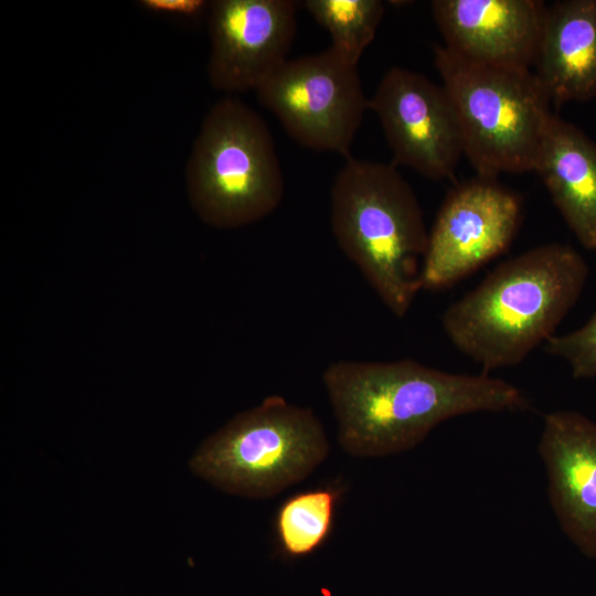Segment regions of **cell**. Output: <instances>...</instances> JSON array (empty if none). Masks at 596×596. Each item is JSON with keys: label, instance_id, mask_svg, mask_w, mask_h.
Segmentation results:
<instances>
[{"label": "cell", "instance_id": "1", "mask_svg": "<svg viewBox=\"0 0 596 596\" xmlns=\"http://www.w3.org/2000/svg\"><path fill=\"white\" fill-rule=\"evenodd\" d=\"M337 422V439L351 456L397 455L421 444L439 424L480 412H519L520 389L487 373L441 371L415 360H339L322 373Z\"/></svg>", "mask_w": 596, "mask_h": 596}, {"label": "cell", "instance_id": "2", "mask_svg": "<svg viewBox=\"0 0 596 596\" xmlns=\"http://www.w3.org/2000/svg\"><path fill=\"white\" fill-rule=\"evenodd\" d=\"M589 269L570 245L550 243L499 264L443 315L451 343L482 373L521 363L577 302Z\"/></svg>", "mask_w": 596, "mask_h": 596}, {"label": "cell", "instance_id": "3", "mask_svg": "<svg viewBox=\"0 0 596 596\" xmlns=\"http://www.w3.org/2000/svg\"><path fill=\"white\" fill-rule=\"evenodd\" d=\"M333 236L390 311L403 318L422 290L428 245L418 200L393 163L352 157L330 196Z\"/></svg>", "mask_w": 596, "mask_h": 596}, {"label": "cell", "instance_id": "4", "mask_svg": "<svg viewBox=\"0 0 596 596\" xmlns=\"http://www.w3.org/2000/svg\"><path fill=\"white\" fill-rule=\"evenodd\" d=\"M191 207L206 225L237 228L258 222L280 204L285 183L265 120L233 97L204 118L187 164Z\"/></svg>", "mask_w": 596, "mask_h": 596}, {"label": "cell", "instance_id": "5", "mask_svg": "<svg viewBox=\"0 0 596 596\" xmlns=\"http://www.w3.org/2000/svg\"><path fill=\"white\" fill-rule=\"evenodd\" d=\"M435 66L477 175L533 171L550 98L532 70L475 62L435 47Z\"/></svg>", "mask_w": 596, "mask_h": 596}, {"label": "cell", "instance_id": "6", "mask_svg": "<svg viewBox=\"0 0 596 596\" xmlns=\"http://www.w3.org/2000/svg\"><path fill=\"white\" fill-rule=\"evenodd\" d=\"M329 451L311 408L270 395L209 436L190 468L226 493L268 499L308 478Z\"/></svg>", "mask_w": 596, "mask_h": 596}, {"label": "cell", "instance_id": "7", "mask_svg": "<svg viewBox=\"0 0 596 596\" xmlns=\"http://www.w3.org/2000/svg\"><path fill=\"white\" fill-rule=\"evenodd\" d=\"M256 93L296 142L351 157L352 142L369 109L358 64L331 47L288 58Z\"/></svg>", "mask_w": 596, "mask_h": 596}, {"label": "cell", "instance_id": "8", "mask_svg": "<svg viewBox=\"0 0 596 596\" xmlns=\"http://www.w3.org/2000/svg\"><path fill=\"white\" fill-rule=\"evenodd\" d=\"M521 211L518 194L496 178L477 175L451 189L428 235L422 289L448 288L505 252Z\"/></svg>", "mask_w": 596, "mask_h": 596}, {"label": "cell", "instance_id": "9", "mask_svg": "<svg viewBox=\"0 0 596 596\" xmlns=\"http://www.w3.org/2000/svg\"><path fill=\"white\" fill-rule=\"evenodd\" d=\"M392 151L393 164L434 179L451 178L464 156L461 128L443 85L392 67L369 99Z\"/></svg>", "mask_w": 596, "mask_h": 596}, {"label": "cell", "instance_id": "10", "mask_svg": "<svg viewBox=\"0 0 596 596\" xmlns=\"http://www.w3.org/2000/svg\"><path fill=\"white\" fill-rule=\"evenodd\" d=\"M296 12L291 0L210 1L211 85L230 94L256 91L288 60Z\"/></svg>", "mask_w": 596, "mask_h": 596}, {"label": "cell", "instance_id": "11", "mask_svg": "<svg viewBox=\"0 0 596 596\" xmlns=\"http://www.w3.org/2000/svg\"><path fill=\"white\" fill-rule=\"evenodd\" d=\"M538 450L561 530L596 560V423L573 411L549 413Z\"/></svg>", "mask_w": 596, "mask_h": 596}, {"label": "cell", "instance_id": "12", "mask_svg": "<svg viewBox=\"0 0 596 596\" xmlns=\"http://www.w3.org/2000/svg\"><path fill=\"white\" fill-rule=\"evenodd\" d=\"M445 46L468 60L531 70L546 6L536 0H434Z\"/></svg>", "mask_w": 596, "mask_h": 596}, {"label": "cell", "instance_id": "13", "mask_svg": "<svg viewBox=\"0 0 596 596\" xmlns=\"http://www.w3.org/2000/svg\"><path fill=\"white\" fill-rule=\"evenodd\" d=\"M533 66L557 105L596 96V0L556 1L546 8Z\"/></svg>", "mask_w": 596, "mask_h": 596}, {"label": "cell", "instance_id": "14", "mask_svg": "<svg viewBox=\"0 0 596 596\" xmlns=\"http://www.w3.org/2000/svg\"><path fill=\"white\" fill-rule=\"evenodd\" d=\"M553 203L586 249L596 251V143L551 113L534 169Z\"/></svg>", "mask_w": 596, "mask_h": 596}, {"label": "cell", "instance_id": "15", "mask_svg": "<svg viewBox=\"0 0 596 596\" xmlns=\"http://www.w3.org/2000/svg\"><path fill=\"white\" fill-rule=\"evenodd\" d=\"M337 499L331 489H316L294 494L280 504L275 530L286 556H308L324 544L333 528Z\"/></svg>", "mask_w": 596, "mask_h": 596}, {"label": "cell", "instance_id": "16", "mask_svg": "<svg viewBox=\"0 0 596 596\" xmlns=\"http://www.w3.org/2000/svg\"><path fill=\"white\" fill-rule=\"evenodd\" d=\"M304 8L331 36V49L358 64L384 14L380 0H306Z\"/></svg>", "mask_w": 596, "mask_h": 596}, {"label": "cell", "instance_id": "17", "mask_svg": "<svg viewBox=\"0 0 596 596\" xmlns=\"http://www.w3.org/2000/svg\"><path fill=\"white\" fill-rule=\"evenodd\" d=\"M545 351L567 362L575 379L596 376V311L581 328L563 334L552 336Z\"/></svg>", "mask_w": 596, "mask_h": 596}, {"label": "cell", "instance_id": "18", "mask_svg": "<svg viewBox=\"0 0 596 596\" xmlns=\"http://www.w3.org/2000/svg\"><path fill=\"white\" fill-rule=\"evenodd\" d=\"M145 11L178 18L193 19L207 11L210 1L204 0H141Z\"/></svg>", "mask_w": 596, "mask_h": 596}]
</instances>
